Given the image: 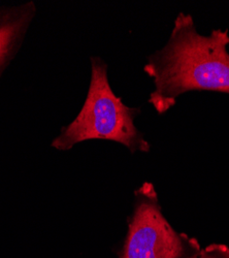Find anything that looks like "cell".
<instances>
[{
    "label": "cell",
    "instance_id": "obj_1",
    "mask_svg": "<svg viewBox=\"0 0 229 258\" xmlns=\"http://www.w3.org/2000/svg\"><path fill=\"white\" fill-rule=\"evenodd\" d=\"M228 30L197 32L191 15L180 13L166 45L148 56L143 72L154 83L149 103L157 114L168 113L180 95L189 91L229 94Z\"/></svg>",
    "mask_w": 229,
    "mask_h": 258
},
{
    "label": "cell",
    "instance_id": "obj_2",
    "mask_svg": "<svg viewBox=\"0 0 229 258\" xmlns=\"http://www.w3.org/2000/svg\"><path fill=\"white\" fill-rule=\"evenodd\" d=\"M138 107L125 104L109 82L108 64L100 57H91V78L84 104L75 119L61 128L51 147L69 151L89 140H107L126 147L131 153L150 152V143L135 126Z\"/></svg>",
    "mask_w": 229,
    "mask_h": 258
},
{
    "label": "cell",
    "instance_id": "obj_3",
    "mask_svg": "<svg viewBox=\"0 0 229 258\" xmlns=\"http://www.w3.org/2000/svg\"><path fill=\"white\" fill-rule=\"evenodd\" d=\"M127 233L118 258H198L197 239L177 231L162 213L153 184L144 182L133 195Z\"/></svg>",
    "mask_w": 229,
    "mask_h": 258
},
{
    "label": "cell",
    "instance_id": "obj_4",
    "mask_svg": "<svg viewBox=\"0 0 229 258\" xmlns=\"http://www.w3.org/2000/svg\"><path fill=\"white\" fill-rule=\"evenodd\" d=\"M35 16L33 2L0 7V79L22 48Z\"/></svg>",
    "mask_w": 229,
    "mask_h": 258
},
{
    "label": "cell",
    "instance_id": "obj_5",
    "mask_svg": "<svg viewBox=\"0 0 229 258\" xmlns=\"http://www.w3.org/2000/svg\"><path fill=\"white\" fill-rule=\"evenodd\" d=\"M198 258H229V247L224 244H211L201 249Z\"/></svg>",
    "mask_w": 229,
    "mask_h": 258
}]
</instances>
